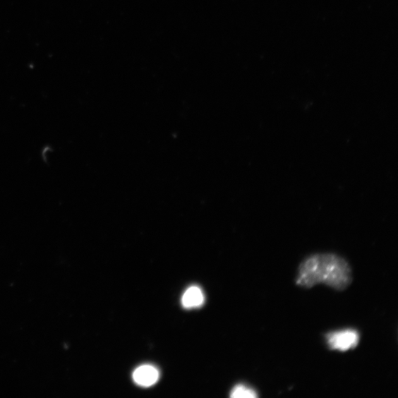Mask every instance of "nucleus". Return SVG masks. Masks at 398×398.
I'll list each match as a JSON object with an SVG mask.
<instances>
[{"label":"nucleus","instance_id":"f257e3e1","mask_svg":"<svg viewBox=\"0 0 398 398\" xmlns=\"http://www.w3.org/2000/svg\"><path fill=\"white\" fill-rule=\"evenodd\" d=\"M352 270L343 258L332 253L311 255L298 267L297 286L310 289L324 284L337 291H344L352 284Z\"/></svg>","mask_w":398,"mask_h":398},{"label":"nucleus","instance_id":"f03ea898","mask_svg":"<svg viewBox=\"0 0 398 398\" xmlns=\"http://www.w3.org/2000/svg\"><path fill=\"white\" fill-rule=\"evenodd\" d=\"M326 341L330 350L346 352L358 346L359 334L354 329L331 332L326 334Z\"/></svg>","mask_w":398,"mask_h":398},{"label":"nucleus","instance_id":"7ed1b4c3","mask_svg":"<svg viewBox=\"0 0 398 398\" xmlns=\"http://www.w3.org/2000/svg\"><path fill=\"white\" fill-rule=\"evenodd\" d=\"M159 378L158 370L152 365L145 364L133 373L135 382L141 387H148L155 385Z\"/></svg>","mask_w":398,"mask_h":398},{"label":"nucleus","instance_id":"20e7f679","mask_svg":"<svg viewBox=\"0 0 398 398\" xmlns=\"http://www.w3.org/2000/svg\"><path fill=\"white\" fill-rule=\"evenodd\" d=\"M205 296L198 287H190L182 296L181 303L186 308H198L203 305Z\"/></svg>","mask_w":398,"mask_h":398},{"label":"nucleus","instance_id":"39448f33","mask_svg":"<svg viewBox=\"0 0 398 398\" xmlns=\"http://www.w3.org/2000/svg\"><path fill=\"white\" fill-rule=\"evenodd\" d=\"M230 397L234 398H254L258 397V394L252 388L244 385H238L232 390Z\"/></svg>","mask_w":398,"mask_h":398}]
</instances>
